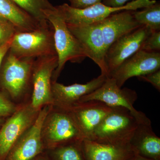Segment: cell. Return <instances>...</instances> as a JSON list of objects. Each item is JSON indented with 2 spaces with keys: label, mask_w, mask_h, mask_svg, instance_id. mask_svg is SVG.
Listing matches in <instances>:
<instances>
[{
  "label": "cell",
  "mask_w": 160,
  "mask_h": 160,
  "mask_svg": "<svg viewBox=\"0 0 160 160\" xmlns=\"http://www.w3.org/2000/svg\"><path fill=\"white\" fill-rule=\"evenodd\" d=\"M35 58H20L8 51L0 68V90L21 106L31 101Z\"/></svg>",
  "instance_id": "obj_1"
},
{
  "label": "cell",
  "mask_w": 160,
  "mask_h": 160,
  "mask_svg": "<svg viewBox=\"0 0 160 160\" xmlns=\"http://www.w3.org/2000/svg\"><path fill=\"white\" fill-rule=\"evenodd\" d=\"M45 15L54 29L55 45L58 61L52 80V82H57L67 62L80 63L87 56L55 6L52 10L46 12Z\"/></svg>",
  "instance_id": "obj_2"
},
{
  "label": "cell",
  "mask_w": 160,
  "mask_h": 160,
  "mask_svg": "<svg viewBox=\"0 0 160 160\" xmlns=\"http://www.w3.org/2000/svg\"><path fill=\"white\" fill-rule=\"evenodd\" d=\"M111 107V111L95 130L91 140L110 145L129 144L138 123L129 109Z\"/></svg>",
  "instance_id": "obj_3"
},
{
  "label": "cell",
  "mask_w": 160,
  "mask_h": 160,
  "mask_svg": "<svg viewBox=\"0 0 160 160\" xmlns=\"http://www.w3.org/2000/svg\"><path fill=\"white\" fill-rule=\"evenodd\" d=\"M41 136L46 150L84 140L69 112L52 105L43 120Z\"/></svg>",
  "instance_id": "obj_4"
},
{
  "label": "cell",
  "mask_w": 160,
  "mask_h": 160,
  "mask_svg": "<svg viewBox=\"0 0 160 160\" xmlns=\"http://www.w3.org/2000/svg\"><path fill=\"white\" fill-rule=\"evenodd\" d=\"M9 51L20 58L36 59L57 55L52 25L48 22L33 31L16 32Z\"/></svg>",
  "instance_id": "obj_5"
},
{
  "label": "cell",
  "mask_w": 160,
  "mask_h": 160,
  "mask_svg": "<svg viewBox=\"0 0 160 160\" xmlns=\"http://www.w3.org/2000/svg\"><path fill=\"white\" fill-rule=\"evenodd\" d=\"M155 0H132L122 7H113L99 3L83 9L72 8L64 3L55 6L57 10L66 24L85 25L100 22L115 12L143 9L155 3Z\"/></svg>",
  "instance_id": "obj_6"
},
{
  "label": "cell",
  "mask_w": 160,
  "mask_h": 160,
  "mask_svg": "<svg viewBox=\"0 0 160 160\" xmlns=\"http://www.w3.org/2000/svg\"><path fill=\"white\" fill-rule=\"evenodd\" d=\"M138 99L136 92L127 88H120L112 78H107L99 88L81 98L79 102L96 100L110 107H122L129 109L138 124H151L150 119L142 112L135 109Z\"/></svg>",
  "instance_id": "obj_7"
},
{
  "label": "cell",
  "mask_w": 160,
  "mask_h": 160,
  "mask_svg": "<svg viewBox=\"0 0 160 160\" xmlns=\"http://www.w3.org/2000/svg\"><path fill=\"white\" fill-rule=\"evenodd\" d=\"M41 110L30 102L21 105L0 128V160H4L13 144L35 122Z\"/></svg>",
  "instance_id": "obj_8"
},
{
  "label": "cell",
  "mask_w": 160,
  "mask_h": 160,
  "mask_svg": "<svg viewBox=\"0 0 160 160\" xmlns=\"http://www.w3.org/2000/svg\"><path fill=\"white\" fill-rule=\"evenodd\" d=\"M58 61L57 55L42 57L35 60L30 102L36 110H41L45 106L52 104V78L58 67Z\"/></svg>",
  "instance_id": "obj_9"
},
{
  "label": "cell",
  "mask_w": 160,
  "mask_h": 160,
  "mask_svg": "<svg viewBox=\"0 0 160 160\" xmlns=\"http://www.w3.org/2000/svg\"><path fill=\"white\" fill-rule=\"evenodd\" d=\"M67 25L69 30L79 42L87 57L99 66L101 74L109 77V72L105 61L106 49L101 21L88 25Z\"/></svg>",
  "instance_id": "obj_10"
},
{
  "label": "cell",
  "mask_w": 160,
  "mask_h": 160,
  "mask_svg": "<svg viewBox=\"0 0 160 160\" xmlns=\"http://www.w3.org/2000/svg\"><path fill=\"white\" fill-rule=\"evenodd\" d=\"M63 109L71 116L84 139L91 140L95 130L112 107L99 101L90 100L79 102Z\"/></svg>",
  "instance_id": "obj_11"
},
{
  "label": "cell",
  "mask_w": 160,
  "mask_h": 160,
  "mask_svg": "<svg viewBox=\"0 0 160 160\" xmlns=\"http://www.w3.org/2000/svg\"><path fill=\"white\" fill-rule=\"evenodd\" d=\"M160 68V52L139 50L112 72L109 77L114 79L118 86L122 88L130 78L145 75Z\"/></svg>",
  "instance_id": "obj_12"
},
{
  "label": "cell",
  "mask_w": 160,
  "mask_h": 160,
  "mask_svg": "<svg viewBox=\"0 0 160 160\" xmlns=\"http://www.w3.org/2000/svg\"><path fill=\"white\" fill-rule=\"evenodd\" d=\"M152 31L143 26L120 38L109 46L105 55V61L109 74L125 60L141 49L144 41Z\"/></svg>",
  "instance_id": "obj_13"
},
{
  "label": "cell",
  "mask_w": 160,
  "mask_h": 160,
  "mask_svg": "<svg viewBox=\"0 0 160 160\" xmlns=\"http://www.w3.org/2000/svg\"><path fill=\"white\" fill-rule=\"evenodd\" d=\"M50 106H45L41 109L35 122L13 144L4 160H31L46 151L41 130Z\"/></svg>",
  "instance_id": "obj_14"
},
{
  "label": "cell",
  "mask_w": 160,
  "mask_h": 160,
  "mask_svg": "<svg viewBox=\"0 0 160 160\" xmlns=\"http://www.w3.org/2000/svg\"><path fill=\"white\" fill-rule=\"evenodd\" d=\"M107 77L101 74L86 84H75L66 86L52 82V106L66 109L79 102L81 98L96 90L105 82Z\"/></svg>",
  "instance_id": "obj_15"
},
{
  "label": "cell",
  "mask_w": 160,
  "mask_h": 160,
  "mask_svg": "<svg viewBox=\"0 0 160 160\" xmlns=\"http://www.w3.org/2000/svg\"><path fill=\"white\" fill-rule=\"evenodd\" d=\"M132 10L115 12L101 21L106 52L114 42L142 26L136 21Z\"/></svg>",
  "instance_id": "obj_16"
},
{
  "label": "cell",
  "mask_w": 160,
  "mask_h": 160,
  "mask_svg": "<svg viewBox=\"0 0 160 160\" xmlns=\"http://www.w3.org/2000/svg\"><path fill=\"white\" fill-rule=\"evenodd\" d=\"M129 144L135 154L152 160H160V138L151 124H138Z\"/></svg>",
  "instance_id": "obj_17"
},
{
  "label": "cell",
  "mask_w": 160,
  "mask_h": 160,
  "mask_svg": "<svg viewBox=\"0 0 160 160\" xmlns=\"http://www.w3.org/2000/svg\"><path fill=\"white\" fill-rule=\"evenodd\" d=\"M82 146L86 160H126L135 154L129 144L110 145L84 139Z\"/></svg>",
  "instance_id": "obj_18"
},
{
  "label": "cell",
  "mask_w": 160,
  "mask_h": 160,
  "mask_svg": "<svg viewBox=\"0 0 160 160\" xmlns=\"http://www.w3.org/2000/svg\"><path fill=\"white\" fill-rule=\"evenodd\" d=\"M0 18L10 22L15 28L16 32L33 31L43 24L12 0H0Z\"/></svg>",
  "instance_id": "obj_19"
},
{
  "label": "cell",
  "mask_w": 160,
  "mask_h": 160,
  "mask_svg": "<svg viewBox=\"0 0 160 160\" xmlns=\"http://www.w3.org/2000/svg\"><path fill=\"white\" fill-rule=\"evenodd\" d=\"M82 141L69 143L46 150L50 160H86Z\"/></svg>",
  "instance_id": "obj_20"
},
{
  "label": "cell",
  "mask_w": 160,
  "mask_h": 160,
  "mask_svg": "<svg viewBox=\"0 0 160 160\" xmlns=\"http://www.w3.org/2000/svg\"><path fill=\"white\" fill-rule=\"evenodd\" d=\"M41 24L48 22L45 12L54 9L49 0H12Z\"/></svg>",
  "instance_id": "obj_21"
},
{
  "label": "cell",
  "mask_w": 160,
  "mask_h": 160,
  "mask_svg": "<svg viewBox=\"0 0 160 160\" xmlns=\"http://www.w3.org/2000/svg\"><path fill=\"white\" fill-rule=\"evenodd\" d=\"M133 15L141 26H147L152 31H160V2H156L140 11H133Z\"/></svg>",
  "instance_id": "obj_22"
},
{
  "label": "cell",
  "mask_w": 160,
  "mask_h": 160,
  "mask_svg": "<svg viewBox=\"0 0 160 160\" xmlns=\"http://www.w3.org/2000/svg\"><path fill=\"white\" fill-rule=\"evenodd\" d=\"M20 106L13 102L6 92L0 90V116L7 118L17 110Z\"/></svg>",
  "instance_id": "obj_23"
},
{
  "label": "cell",
  "mask_w": 160,
  "mask_h": 160,
  "mask_svg": "<svg viewBox=\"0 0 160 160\" xmlns=\"http://www.w3.org/2000/svg\"><path fill=\"white\" fill-rule=\"evenodd\" d=\"M16 33L14 26L9 21L0 18V46L12 38Z\"/></svg>",
  "instance_id": "obj_24"
},
{
  "label": "cell",
  "mask_w": 160,
  "mask_h": 160,
  "mask_svg": "<svg viewBox=\"0 0 160 160\" xmlns=\"http://www.w3.org/2000/svg\"><path fill=\"white\" fill-rule=\"evenodd\" d=\"M140 50L148 52H160V31H152L144 41Z\"/></svg>",
  "instance_id": "obj_25"
},
{
  "label": "cell",
  "mask_w": 160,
  "mask_h": 160,
  "mask_svg": "<svg viewBox=\"0 0 160 160\" xmlns=\"http://www.w3.org/2000/svg\"><path fill=\"white\" fill-rule=\"evenodd\" d=\"M138 78L144 82L151 84L158 91H160V70L150 72L145 75L138 77Z\"/></svg>",
  "instance_id": "obj_26"
},
{
  "label": "cell",
  "mask_w": 160,
  "mask_h": 160,
  "mask_svg": "<svg viewBox=\"0 0 160 160\" xmlns=\"http://www.w3.org/2000/svg\"><path fill=\"white\" fill-rule=\"evenodd\" d=\"M70 6L76 9H83L92 6L102 2L104 0H68Z\"/></svg>",
  "instance_id": "obj_27"
},
{
  "label": "cell",
  "mask_w": 160,
  "mask_h": 160,
  "mask_svg": "<svg viewBox=\"0 0 160 160\" xmlns=\"http://www.w3.org/2000/svg\"><path fill=\"white\" fill-rule=\"evenodd\" d=\"M130 0H104L102 3L106 6L113 7H122Z\"/></svg>",
  "instance_id": "obj_28"
},
{
  "label": "cell",
  "mask_w": 160,
  "mask_h": 160,
  "mask_svg": "<svg viewBox=\"0 0 160 160\" xmlns=\"http://www.w3.org/2000/svg\"><path fill=\"white\" fill-rule=\"evenodd\" d=\"M12 39V38L11 40H9L5 44H3L2 46H0V68L4 58L6 56V54L10 49Z\"/></svg>",
  "instance_id": "obj_29"
},
{
  "label": "cell",
  "mask_w": 160,
  "mask_h": 160,
  "mask_svg": "<svg viewBox=\"0 0 160 160\" xmlns=\"http://www.w3.org/2000/svg\"><path fill=\"white\" fill-rule=\"evenodd\" d=\"M31 160H50L48 158L46 152H44L41 154L38 155Z\"/></svg>",
  "instance_id": "obj_30"
},
{
  "label": "cell",
  "mask_w": 160,
  "mask_h": 160,
  "mask_svg": "<svg viewBox=\"0 0 160 160\" xmlns=\"http://www.w3.org/2000/svg\"><path fill=\"white\" fill-rule=\"evenodd\" d=\"M126 160H152L146 158H143L142 157L138 155L135 154L134 155L132 156L131 157L129 158L128 159Z\"/></svg>",
  "instance_id": "obj_31"
},
{
  "label": "cell",
  "mask_w": 160,
  "mask_h": 160,
  "mask_svg": "<svg viewBox=\"0 0 160 160\" xmlns=\"http://www.w3.org/2000/svg\"><path fill=\"white\" fill-rule=\"evenodd\" d=\"M6 118H7L3 117L0 116V128H1L3 124L5 122Z\"/></svg>",
  "instance_id": "obj_32"
}]
</instances>
